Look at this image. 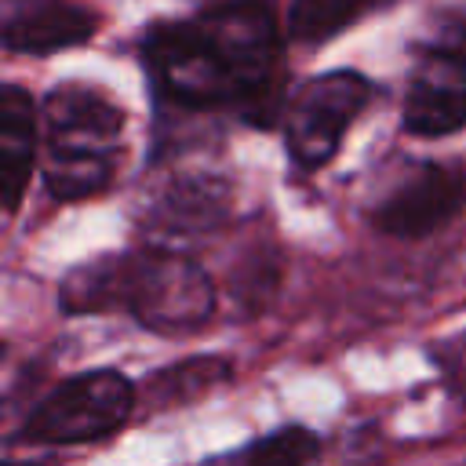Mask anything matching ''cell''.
Returning <instances> with one entry per match:
<instances>
[{
	"label": "cell",
	"mask_w": 466,
	"mask_h": 466,
	"mask_svg": "<svg viewBox=\"0 0 466 466\" xmlns=\"http://www.w3.org/2000/svg\"><path fill=\"white\" fill-rule=\"evenodd\" d=\"M229 379V364L222 357H193V360H182L175 368H164L149 379V400L167 408V404H182L218 382Z\"/></svg>",
	"instance_id": "cell-13"
},
{
	"label": "cell",
	"mask_w": 466,
	"mask_h": 466,
	"mask_svg": "<svg viewBox=\"0 0 466 466\" xmlns=\"http://www.w3.org/2000/svg\"><path fill=\"white\" fill-rule=\"evenodd\" d=\"M142 62L157 95L178 109L229 106L255 124H273L280 33L262 0H222L157 25L142 40Z\"/></svg>",
	"instance_id": "cell-1"
},
{
	"label": "cell",
	"mask_w": 466,
	"mask_h": 466,
	"mask_svg": "<svg viewBox=\"0 0 466 466\" xmlns=\"http://www.w3.org/2000/svg\"><path fill=\"white\" fill-rule=\"evenodd\" d=\"M40 175L55 200L95 197L109 186L120 160L124 113L95 87L62 84L44 98Z\"/></svg>",
	"instance_id": "cell-3"
},
{
	"label": "cell",
	"mask_w": 466,
	"mask_h": 466,
	"mask_svg": "<svg viewBox=\"0 0 466 466\" xmlns=\"http://www.w3.org/2000/svg\"><path fill=\"white\" fill-rule=\"evenodd\" d=\"M58 306L66 313L127 309L157 335H186L211 320L215 284L193 258L167 248H142L69 269Z\"/></svg>",
	"instance_id": "cell-2"
},
{
	"label": "cell",
	"mask_w": 466,
	"mask_h": 466,
	"mask_svg": "<svg viewBox=\"0 0 466 466\" xmlns=\"http://www.w3.org/2000/svg\"><path fill=\"white\" fill-rule=\"evenodd\" d=\"M317 455H320L317 433H309L302 426H284L269 437L251 441L240 451L211 459L208 466H313Z\"/></svg>",
	"instance_id": "cell-12"
},
{
	"label": "cell",
	"mask_w": 466,
	"mask_h": 466,
	"mask_svg": "<svg viewBox=\"0 0 466 466\" xmlns=\"http://www.w3.org/2000/svg\"><path fill=\"white\" fill-rule=\"evenodd\" d=\"M7 466H29V462H7Z\"/></svg>",
	"instance_id": "cell-15"
},
{
	"label": "cell",
	"mask_w": 466,
	"mask_h": 466,
	"mask_svg": "<svg viewBox=\"0 0 466 466\" xmlns=\"http://www.w3.org/2000/svg\"><path fill=\"white\" fill-rule=\"evenodd\" d=\"M371 84L353 69H335L306 80L284 109V142L288 157L299 167H320L335 157L346 127L368 106Z\"/></svg>",
	"instance_id": "cell-6"
},
{
	"label": "cell",
	"mask_w": 466,
	"mask_h": 466,
	"mask_svg": "<svg viewBox=\"0 0 466 466\" xmlns=\"http://www.w3.org/2000/svg\"><path fill=\"white\" fill-rule=\"evenodd\" d=\"M433 357H437V364H441V371H444L448 386L466 400V331H462V335H455L451 342L437 346V350H433Z\"/></svg>",
	"instance_id": "cell-14"
},
{
	"label": "cell",
	"mask_w": 466,
	"mask_h": 466,
	"mask_svg": "<svg viewBox=\"0 0 466 466\" xmlns=\"http://www.w3.org/2000/svg\"><path fill=\"white\" fill-rule=\"evenodd\" d=\"M466 208V167L422 160L415 164L371 211V222L386 237L419 240L448 226Z\"/></svg>",
	"instance_id": "cell-7"
},
{
	"label": "cell",
	"mask_w": 466,
	"mask_h": 466,
	"mask_svg": "<svg viewBox=\"0 0 466 466\" xmlns=\"http://www.w3.org/2000/svg\"><path fill=\"white\" fill-rule=\"evenodd\" d=\"M229 189L211 175H186L171 182L153 204V229L167 237H197L226 218Z\"/></svg>",
	"instance_id": "cell-10"
},
{
	"label": "cell",
	"mask_w": 466,
	"mask_h": 466,
	"mask_svg": "<svg viewBox=\"0 0 466 466\" xmlns=\"http://www.w3.org/2000/svg\"><path fill=\"white\" fill-rule=\"evenodd\" d=\"M466 124V15L437 18L415 47L404 95V131L441 138Z\"/></svg>",
	"instance_id": "cell-4"
},
{
	"label": "cell",
	"mask_w": 466,
	"mask_h": 466,
	"mask_svg": "<svg viewBox=\"0 0 466 466\" xmlns=\"http://www.w3.org/2000/svg\"><path fill=\"white\" fill-rule=\"evenodd\" d=\"M33 160H36L33 98L18 84H4L0 87V193L7 211L22 204Z\"/></svg>",
	"instance_id": "cell-9"
},
{
	"label": "cell",
	"mask_w": 466,
	"mask_h": 466,
	"mask_svg": "<svg viewBox=\"0 0 466 466\" xmlns=\"http://www.w3.org/2000/svg\"><path fill=\"white\" fill-rule=\"evenodd\" d=\"M135 408V390L120 371H84L55 386L22 426L33 444H87L116 433Z\"/></svg>",
	"instance_id": "cell-5"
},
{
	"label": "cell",
	"mask_w": 466,
	"mask_h": 466,
	"mask_svg": "<svg viewBox=\"0 0 466 466\" xmlns=\"http://www.w3.org/2000/svg\"><path fill=\"white\" fill-rule=\"evenodd\" d=\"M98 15L69 0H33L4 22V47L25 55H51L91 40Z\"/></svg>",
	"instance_id": "cell-8"
},
{
	"label": "cell",
	"mask_w": 466,
	"mask_h": 466,
	"mask_svg": "<svg viewBox=\"0 0 466 466\" xmlns=\"http://www.w3.org/2000/svg\"><path fill=\"white\" fill-rule=\"evenodd\" d=\"M390 0H291L288 7V33L302 44H320L360 22L364 15L379 11Z\"/></svg>",
	"instance_id": "cell-11"
}]
</instances>
